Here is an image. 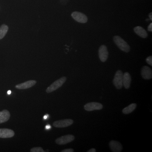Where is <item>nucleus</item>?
Instances as JSON below:
<instances>
[{
	"label": "nucleus",
	"instance_id": "18",
	"mask_svg": "<svg viewBox=\"0 0 152 152\" xmlns=\"http://www.w3.org/2000/svg\"><path fill=\"white\" fill-rule=\"evenodd\" d=\"M31 152H45V151L41 147H34L31 149Z\"/></svg>",
	"mask_w": 152,
	"mask_h": 152
},
{
	"label": "nucleus",
	"instance_id": "6",
	"mask_svg": "<svg viewBox=\"0 0 152 152\" xmlns=\"http://www.w3.org/2000/svg\"><path fill=\"white\" fill-rule=\"evenodd\" d=\"M103 106L102 104L98 102H90L86 104L84 106V109L87 111H93L99 110L102 109Z\"/></svg>",
	"mask_w": 152,
	"mask_h": 152
},
{
	"label": "nucleus",
	"instance_id": "23",
	"mask_svg": "<svg viewBox=\"0 0 152 152\" xmlns=\"http://www.w3.org/2000/svg\"><path fill=\"white\" fill-rule=\"evenodd\" d=\"M152 13H151L149 14V16L150 20H152Z\"/></svg>",
	"mask_w": 152,
	"mask_h": 152
},
{
	"label": "nucleus",
	"instance_id": "24",
	"mask_svg": "<svg viewBox=\"0 0 152 152\" xmlns=\"http://www.w3.org/2000/svg\"><path fill=\"white\" fill-rule=\"evenodd\" d=\"M11 93H12V91H8L7 92V94L9 95Z\"/></svg>",
	"mask_w": 152,
	"mask_h": 152
},
{
	"label": "nucleus",
	"instance_id": "8",
	"mask_svg": "<svg viewBox=\"0 0 152 152\" xmlns=\"http://www.w3.org/2000/svg\"><path fill=\"white\" fill-rule=\"evenodd\" d=\"M99 55L100 60L102 62H104L107 59L109 53L107 47L104 45H102L100 47L99 50Z\"/></svg>",
	"mask_w": 152,
	"mask_h": 152
},
{
	"label": "nucleus",
	"instance_id": "19",
	"mask_svg": "<svg viewBox=\"0 0 152 152\" xmlns=\"http://www.w3.org/2000/svg\"><path fill=\"white\" fill-rule=\"evenodd\" d=\"M146 62L148 64L151 66H152V56H150L146 58Z\"/></svg>",
	"mask_w": 152,
	"mask_h": 152
},
{
	"label": "nucleus",
	"instance_id": "13",
	"mask_svg": "<svg viewBox=\"0 0 152 152\" xmlns=\"http://www.w3.org/2000/svg\"><path fill=\"white\" fill-rule=\"evenodd\" d=\"M10 116V113L7 110H3L0 112V124L8 121Z\"/></svg>",
	"mask_w": 152,
	"mask_h": 152
},
{
	"label": "nucleus",
	"instance_id": "16",
	"mask_svg": "<svg viewBox=\"0 0 152 152\" xmlns=\"http://www.w3.org/2000/svg\"><path fill=\"white\" fill-rule=\"evenodd\" d=\"M137 104L135 103L131 104L128 107H126L125 108L123 109L122 111L123 113L126 114V115L131 113H132L135 110L136 107H137Z\"/></svg>",
	"mask_w": 152,
	"mask_h": 152
},
{
	"label": "nucleus",
	"instance_id": "20",
	"mask_svg": "<svg viewBox=\"0 0 152 152\" xmlns=\"http://www.w3.org/2000/svg\"><path fill=\"white\" fill-rule=\"evenodd\" d=\"M74 150L73 149H66L63 150L61 152H73Z\"/></svg>",
	"mask_w": 152,
	"mask_h": 152
},
{
	"label": "nucleus",
	"instance_id": "5",
	"mask_svg": "<svg viewBox=\"0 0 152 152\" xmlns=\"http://www.w3.org/2000/svg\"><path fill=\"white\" fill-rule=\"evenodd\" d=\"M73 123V120L67 119L56 121L53 124V126L56 128H65L71 126Z\"/></svg>",
	"mask_w": 152,
	"mask_h": 152
},
{
	"label": "nucleus",
	"instance_id": "11",
	"mask_svg": "<svg viewBox=\"0 0 152 152\" xmlns=\"http://www.w3.org/2000/svg\"><path fill=\"white\" fill-rule=\"evenodd\" d=\"M110 148L113 152H120L123 150L121 144L116 141L112 140L109 143Z\"/></svg>",
	"mask_w": 152,
	"mask_h": 152
},
{
	"label": "nucleus",
	"instance_id": "3",
	"mask_svg": "<svg viewBox=\"0 0 152 152\" xmlns=\"http://www.w3.org/2000/svg\"><path fill=\"white\" fill-rule=\"evenodd\" d=\"M123 74L121 70H118L116 72L115 77L113 80V83L117 89L120 90L123 86Z\"/></svg>",
	"mask_w": 152,
	"mask_h": 152
},
{
	"label": "nucleus",
	"instance_id": "25",
	"mask_svg": "<svg viewBox=\"0 0 152 152\" xmlns=\"http://www.w3.org/2000/svg\"><path fill=\"white\" fill-rule=\"evenodd\" d=\"M50 126L48 125V126H46V129H49V128H50Z\"/></svg>",
	"mask_w": 152,
	"mask_h": 152
},
{
	"label": "nucleus",
	"instance_id": "17",
	"mask_svg": "<svg viewBox=\"0 0 152 152\" xmlns=\"http://www.w3.org/2000/svg\"><path fill=\"white\" fill-rule=\"evenodd\" d=\"M9 27L6 25L3 24L0 27V40L4 37L8 31Z\"/></svg>",
	"mask_w": 152,
	"mask_h": 152
},
{
	"label": "nucleus",
	"instance_id": "15",
	"mask_svg": "<svg viewBox=\"0 0 152 152\" xmlns=\"http://www.w3.org/2000/svg\"><path fill=\"white\" fill-rule=\"evenodd\" d=\"M134 31L138 35L143 38H146L148 37V33L146 30L142 27L137 26L134 28Z\"/></svg>",
	"mask_w": 152,
	"mask_h": 152
},
{
	"label": "nucleus",
	"instance_id": "4",
	"mask_svg": "<svg viewBox=\"0 0 152 152\" xmlns=\"http://www.w3.org/2000/svg\"><path fill=\"white\" fill-rule=\"evenodd\" d=\"M75 139V136L73 135H66L58 138L56 140V142L59 145H66L72 142Z\"/></svg>",
	"mask_w": 152,
	"mask_h": 152
},
{
	"label": "nucleus",
	"instance_id": "26",
	"mask_svg": "<svg viewBox=\"0 0 152 152\" xmlns=\"http://www.w3.org/2000/svg\"><path fill=\"white\" fill-rule=\"evenodd\" d=\"M47 116H44V118H45V119H47Z\"/></svg>",
	"mask_w": 152,
	"mask_h": 152
},
{
	"label": "nucleus",
	"instance_id": "12",
	"mask_svg": "<svg viewBox=\"0 0 152 152\" xmlns=\"http://www.w3.org/2000/svg\"><path fill=\"white\" fill-rule=\"evenodd\" d=\"M141 75L145 80H150L152 77L151 69L148 66H144L142 69Z\"/></svg>",
	"mask_w": 152,
	"mask_h": 152
},
{
	"label": "nucleus",
	"instance_id": "9",
	"mask_svg": "<svg viewBox=\"0 0 152 152\" xmlns=\"http://www.w3.org/2000/svg\"><path fill=\"white\" fill-rule=\"evenodd\" d=\"M15 133L12 130L8 129H0V138H10L15 136Z\"/></svg>",
	"mask_w": 152,
	"mask_h": 152
},
{
	"label": "nucleus",
	"instance_id": "1",
	"mask_svg": "<svg viewBox=\"0 0 152 152\" xmlns=\"http://www.w3.org/2000/svg\"><path fill=\"white\" fill-rule=\"evenodd\" d=\"M113 40L117 46L123 51L129 53L130 51V47L129 45L119 36H115Z\"/></svg>",
	"mask_w": 152,
	"mask_h": 152
},
{
	"label": "nucleus",
	"instance_id": "14",
	"mask_svg": "<svg viewBox=\"0 0 152 152\" xmlns=\"http://www.w3.org/2000/svg\"><path fill=\"white\" fill-rule=\"evenodd\" d=\"M132 78L129 73L125 72L123 76V85L125 88L128 89L130 87Z\"/></svg>",
	"mask_w": 152,
	"mask_h": 152
},
{
	"label": "nucleus",
	"instance_id": "22",
	"mask_svg": "<svg viewBox=\"0 0 152 152\" xmlns=\"http://www.w3.org/2000/svg\"><path fill=\"white\" fill-rule=\"evenodd\" d=\"M96 150L95 148H92L88 151V152H96Z\"/></svg>",
	"mask_w": 152,
	"mask_h": 152
},
{
	"label": "nucleus",
	"instance_id": "7",
	"mask_svg": "<svg viewBox=\"0 0 152 152\" xmlns=\"http://www.w3.org/2000/svg\"><path fill=\"white\" fill-rule=\"evenodd\" d=\"M73 18L76 21L82 23H85L88 21V18L85 14L78 12H75L72 14Z\"/></svg>",
	"mask_w": 152,
	"mask_h": 152
},
{
	"label": "nucleus",
	"instance_id": "2",
	"mask_svg": "<svg viewBox=\"0 0 152 152\" xmlns=\"http://www.w3.org/2000/svg\"><path fill=\"white\" fill-rule=\"evenodd\" d=\"M66 80V77H63L58 80H57L47 88L46 91L47 93H50L54 91L60 87H61L65 83Z\"/></svg>",
	"mask_w": 152,
	"mask_h": 152
},
{
	"label": "nucleus",
	"instance_id": "21",
	"mask_svg": "<svg viewBox=\"0 0 152 152\" xmlns=\"http://www.w3.org/2000/svg\"><path fill=\"white\" fill-rule=\"evenodd\" d=\"M148 30L149 31L152 32V23H151L149 25V26L148 27Z\"/></svg>",
	"mask_w": 152,
	"mask_h": 152
},
{
	"label": "nucleus",
	"instance_id": "10",
	"mask_svg": "<svg viewBox=\"0 0 152 152\" xmlns=\"http://www.w3.org/2000/svg\"><path fill=\"white\" fill-rule=\"evenodd\" d=\"M36 83H37V81L35 80H29L25 83L16 85L15 86V88L19 90L26 89L34 86Z\"/></svg>",
	"mask_w": 152,
	"mask_h": 152
}]
</instances>
